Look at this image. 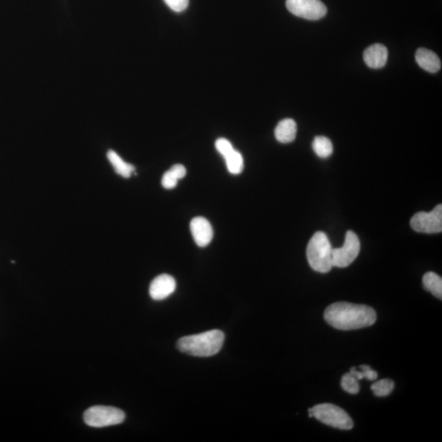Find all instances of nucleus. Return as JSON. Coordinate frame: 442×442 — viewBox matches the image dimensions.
<instances>
[{
  "label": "nucleus",
  "mask_w": 442,
  "mask_h": 442,
  "mask_svg": "<svg viewBox=\"0 0 442 442\" xmlns=\"http://www.w3.org/2000/svg\"><path fill=\"white\" fill-rule=\"evenodd\" d=\"M225 341L224 332L210 330L203 334L184 336L177 343L180 352L188 355L208 357L216 355L222 348Z\"/></svg>",
  "instance_id": "obj_2"
},
{
  "label": "nucleus",
  "mask_w": 442,
  "mask_h": 442,
  "mask_svg": "<svg viewBox=\"0 0 442 442\" xmlns=\"http://www.w3.org/2000/svg\"><path fill=\"white\" fill-rule=\"evenodd\" d=\"M313 150L321 158H328L334 153V146L330 138L326 136H317L312 143Z\"/></svg>",
  "instance_id": "obj_18"
},
{
  "label": "nucleus",
  "mask_w": 442,
  "mask_h": 442,
  "mask_svg": "<svg viewBox=\"0 0 442 442\" xmlns=\"http://www.w3.org/2000/svg\"><path fill=\"white\" fill-rule=\"evenodd\" d=\"M187 171L181 164H176L163 175L162 179V186L167 189H172L177 186L178 181L184 178Z\"/></svg>",
  "instance_id": "obj_15"
},
{
  "label": "nucleus",
  "mask_w": 442,
  "mask_h": 442,
  "mask_svg": "<svg viewBox=\"0 0 442 442\" xmlns=\"http://www.w3.org/2000/svg\"><path fill=\"white\" fill-rule=\"evenodd\" d=\"M343 389L350 394H357L360 391L359 381L351 373H345L341 380Z\"/></svg>",
  "instance_id": "obj_21"
},
{
  "label": "nucleus",
  "mask_w": 442,
  "mask_h": 442,
  "mask_svg": "<svg viewBox=\"0 0 442 442\" xmlns=\"http://www.w3.org/2000/svg\"><path fill=\"white\" fill-rule=\"evenodd\" d=\"M216 149L225 160L227 169L233 175L241 174L244 168L243 156L234 149L226 138H220L216 141Z\"/></svg>",
  "instance_id": "obj_9"
},
{
  "label": "nucleus",
  "mask_w": 442,
  "mask_h": 442,
  "mask_svg": "<svg viewBox=\"0 0 442 442\" xmlns=\"http://www.w3.org/2000/svg\"><path fill=\"white\" fill-rule=\"evenodd\" d=\"M360 371H357L355 367H352L350 369V372L349 373H351L358 381L363 380V378H366V380H368L369 381H374L377 380L378 373L376 371H374V370H373L371 367H369V365H361L360 366Z\"/></svg>",
  "instance_id": "obj_20"
},
{
  "label": "nucleus",
  "mask_w": 442,
  "mask_h": 442,
  "mask_svg": "<svg viewBox=\"0 0 442 442\" xmlns=\"http://www.w3.org/2000/svg\"><path fill=\"white\" fill-rule=\"evenodd\" d=\"M424 288L437 298L442 299V279L436 273L428 272L423 278Z\"/></svg>",
  "instance_id": "obj_17"
},
{
  "label": "nucleus",
  "mask_w": 442,
  "mask_h": 442,
  "mask_svg": "<svg viewBox=\"0 0 442 442\" xmlns=\"http://www.w3.org/2000/svg\"><path fill=\"white\" fill-rule=\"evenodd\" d=\"M176 282L173 277L163 273L156 277L151 282L149 288V294L156 301L164 300L170 297L175 291Z\"/></svg>",
  "instance_id": "obj_10"
},
{
  "label": "nucleus",
  "mask_w": 442,
  "mask_h": 442,
  "mask_svg": "<svg viewBox=\"0 0 442 442\" xmlns=\"http://www.w3.org/2000/svg\"><path fill=\"white\" fill-rule=\"evenodd\" d=\"M286 6L291 14L306 20H319L327 14V8L321 0H287Z\"/></svg>",
  "instance_id": "obj_8"
},
{
  "label": "nucleus",
  "mask_w": 442,
  "mask_h": 442,
  "mask_svg": "<svg viewBox=\"0 0 442 442\" xmlns=\"http://www.w3.org/2000/svg\"><path fill=\"white\" fill-rule=\"evenodd\" d=\"M324 319L336 330H355L373 326L377 315L372 307L340 302L327 307Z\"/></svg>",
  "instance_id": "obj_1"
},
{
  "label": "nucleus",
  "mask_w": 442,
  "mask_h": 442,
  "mask_svg": "<svg viewBox=\"0 0 442 442\" xmlns=\"http://www.w3.org/2000/svg\"><path fill=\"white\" fill-rule=\"evenodd\" d=\"M108 158L113 168H114L116 173L124 177V178H130V175L134 171V169H136L132 164L125 162L115 151L109 150Z\"/></svg>",
  "instance_id": "obj_16"
},
{
  "label": "nucleus",
  "mask_w": 442,
  "mask_h": 442,
  "mask_svg": "<svg viewBox=\"0 0 442 442\" xmlns=\"http://www.w3.org/2000/svg\"><path fill=\"white\" fill-rule=\"evenodd\" d=\"M389 51L384 45L374 44L366 49L364 52V61L370 69H380L386 65Z\"/></svg>",
  "instance_id": "obj_12"
},
{
  "label": "nucleus",
  "mask_w": 442,
  "mask_h": 442,
  "mask_svg": "<svg viewBox=\"0 0 442 442\" xmlns=\"http://www.w3.org/2000/svg\"><path fill=\"white\" fill-rule=\"evenodd\" d=\"M167 5L176 12H181L186 10L189 0H164Z\"/></svg>",
  "instance_id": "obj_22"
},
{
  "label": "nucleus",
  "mask_w": 442,
  "mask_h": 442,
  "mask_svg": "<svg viewBox=\"0 0 442 442\" xmlns=\"http://www.w3.org/2000/svg\"><path fill=\"white\" fill-rule=\"evenodd\" d=\"M307 260L310 267L319 273H328L334 267L332 247L328 236L319 231L310 238L306 249Z\"/></svg>",
  "instance_id": "obj_3"
},
{
  "label": "nucleus",
  "mask_w": 442,
  "mask_h": 442,
  "mask_svg": "<svg viewBox=\"0 0 442 442\" xmlns=\"http://www.w3.org/2000/svg\"><path fill=\"white\" fill-rule=\"evenodd\" d=\"M191 230L197 246L204 247L212 242L214 234L212 226L204 217L193 218L191 223Z\"/></svg>",
  "instance_id": "obj_11"
},
{
  "label": "nucleus",
  "mask_w": 442,
  "mask_h": 442,
  "mask_svg": "<svg viewBox=\"0 0 442 442\" xmlns=\"http://www.w3.org/2000/svg\"><path fill=\"white\" fill-rule=\"evenodd\" d=\"M297 130L296 121L290 118L282 120L277 125L275 130L276 140L282 144H288L296 138Z\"/></svg>",
  "instance_id": "obj_14"
},
{
  "label": "nucleus",
  "mask_w": 442,
  "mask_h": 442,
  "mask_svg": "<svg viewBox=\"0 0 442 442\" xmlns=\"http://www.w3.org/2000/svg\"><path fill=\"white\" fill-rule=\"evenodd\" d=\"M371 389L376 397H386L394 389V382L391 380H382L373 383Z\"/></svg>",
  "instance_id": "obj_19"
},
{
  "label": "nucleus",
  "mask_w": 442,
  "mask_h": 442,
  "mask_svg": "<svg viewBox=\"0 0 442 442\" xmlns=\"http://www.w3.org/2000/svg\"><path fill=\"white\" fill-rule=\"evenodd\" d=\"M415 59L419 66L428 73H436L441 69L440 58L431 50L424 48L419 49L415 53Z\"/></svg>",
  "instance_id": "obj_13"
},
{
  "label": "nucleus",
  "mask_w": 442,
  "mask_h": 442,
  "mask_svg": "<svg viewBox=\"0 0 442 442\" xmlns=\"http://www.w3.org/2000/svg\"><path fill=\"white\" fill-rule=\"evenodd\" d=\"M314 418L321 423L343 430H350L354 426L353 421L346 411L332 404H319L308 410Z\"/></svg>",
  "instance_id": "obj_4"
},
{
  "label": "nucleus",
  "mask_w": 442,
  "mask_h": 442,
  "mask_svg": "<svg viewBox=\"0 0 442 442\" xmlns=\"http://www.w3.org/2000/svg\"><path fill=\"white\" fill-rule=\"evenodd\" d=\"M125 413L112 406H96L90 407L84 414V421L93 428L112 426L124 422Z\"/></svg>",
  "instance_id": "obj_5"
},
{
  "label": "nucleus",
  "mask_w": 442,
  "mask_h": 442,
  "mask_svg": "<svg viewBox=\"0 0 442 442\" xmlns=\"http://www.w3.org/2000/svg\"><path fill=\"white\" fill-rule=\"evenodd\" d=\"M410 226L416 232L441 233L442 231V205H437L430 212L416 213L411 218Z\"/></svg>",
  "instance_id": "obj_7"
},
{
  "label": "nucleus",
  "mask_w": 442,
  "mask_h": 442,
  "mask_svg": "<svg viewBox=\"0 0 442 442\" xmlns=\"http://www.w3.org/2000/svg\"><path fill=\"white\" fill-rule=\"evenodd\" d=\"M360 251V243L358 236L349 230L345 237L343 246L332 248V265L339 268L349 267L356 260Z\"/></svg>",
  "instance_id": "obj_6"
}]
</instances>
